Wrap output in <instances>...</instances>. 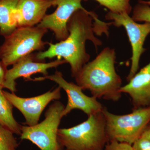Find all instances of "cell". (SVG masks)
Listing matches in <instances>:
<instances>
[{
    "instance_id": "1",
    "label": "cell",
    "mask_w": 150,
    "mask_h": 150,
    "mask_svg": "<svg viewBox=\"0 0 150 150\" xmlns=\"http://www.w3.org/2000/svg\"><path fill=\"white\" fill-rule=\"evenodd\" d=\"M99 20L93 12L77 11L68 22L69 35L67 38L59 43H48V49L35 54V58L41 62L46 59L63 58L69 64L72 76L75 78L90 59L86 50V41H91L96 48L102 45V41L95 35H100L94 23Z\"/></svg>"
},
{
    "instance_id": "2",
    "label": "cell",
    "mask_w": 150,
    "mask_h": 150,
    "mask_svg": "<svg viewBox=\"0 0 150 150\" xmlns=\"http://www.w3.org/2000/svg\"><path fill=\"white\" fill-rule=\"evenodd\" d=\"M115 50L105 47L83 67L75 77L77 84L97 99L118 101L122 96V79L115 70Z\"/></svg>"
},
{
    "instance_id": "3",
    "label": "cell",
    "mask_w": 150,
    "mask_h": 150,
    "mask_svg": "<svg viewBox=\"0 0 150 150\" xmlns=\"http://www.w3.org/2000/svg\"><path fill=\"white\" fill-rule=\"evenodd\" d=\"M58 140L60 146L68 150H104L109 141L102 111L88 116L76 126L59 129Z\"/></svg>"
},
{
    "instance_id": "4",
    "label": "cell",
    "mask_w": 150,
    "mask_h": 150,
    "mask_svg": "<svg viewBox=\"0 0 150 150\" xmlns=\"http://www.w3.org/2000/svg\"><path fill=\"white\" fill-rule=\"evenodd\" d=\"M48 30L36 26L18 27L5 37L0 46V59L6 67L36 51L42 50L48 42L43 40Z\"/></svg>"
},
{
    "instance_id": "5",
    "label": "cell",
    "mask_w": 150,
    "mask_h": 150,
    "mask_svg": "<svg viewBox=\"0 0 150 150\" xmlns=\"http://www.w3.org/2000/svg\"><path fill=\"white\" fill-rule=\"evenodd\" d=\"M102 112L106 121L109 142L117 141L132 145L142 136L150 123V107L133 109L124 115H116L104 107Z\"/></svg>"
},
{
    "instance_id": "6",
    "label": "cell",
    "mask_w": 150,
    "mask_h": 150,
    "mask_svg": "<svg viewBox=\"0 0 150 150\" xmlns=\"http://www.w3.org/2000/svg\"><path fill=\"white\" fill-rule=\"evenodd\" d=\"M65 106L55 101L45 114V119L35 126H21V140L30 141L40 150H63L59 144L58 132Z\"/></svg>"
},
{
    "instance_id": "7",
    "label": "cell",
    "mask_w": 150,
    "mask_h": 150,
    "mask_svg": "<svg viewBox=\"0 0 150 150\" xmlns=\"http://www.w3.org/2000/svg\"><path fill=\"white\" fill-rule=\"evenodd\" d=\"M105 18L111 21V24L115 27L123 26L127 32L132 51L131 67L126 78L129 82L138 71L141 56L146 51L144 44L146 38L150 34V23H139L129 16V14L110 11L106 14Z\"/></svg>"
},
{
    "instance_id": "8",
    "label": "cell",
    "mask_w": 150,
    "mask_h": 150,
    "mask_svg": "<svg viewBox=\"0 0 150 150\" xmlns=\"http://www.w3.org/2000/svg\"><path fill=\"white\" fill-rule=\"evenodd\" d=\"M50 80L54 82L63 89L68 96V102L63 112V117L69 114L72 110H81L88 116L102 111L104 107L93 96L90 97L83 92L80 86L73 82L67 81L62 72L56 71L53 75L32 79L31 81H39Z\"/></svg>"
},
{
    "instance_id": "9",
    "label": "cell",
    "mask_w": 150,
    "mask_h": 150,
    "mask_svg": "<svg viewBox=\"0 0 150 150\" xmlns=\"http://www.w3.org/2000/svg\"><path fill=\"white\" fill-rule=\"evenodd\" d=\"M62 89L58 86L45 93L30 98L20 97L14 93L3 90V92L13 106L23 115L26 126H31L38 123L43 110L51 101L61 98Z\"/></svg>"
},
{
    "instance_id": "10",
    "label": "cell",
    "mask_w": 150,
    "mask_h": 150,
    "mask_svg": "<svg viewBox=\"0 0 150 150\" xmlns=\"http://www.w3.org/2000/svg\"><path fill=\"white\" fill-rule=\"evenodd\" d=\"M65 63H67L64 60L59 59L45 63L38 60L34 54H30L19 60L10 69L7 70L3 88L8 89L14 93L17 91L16 80L18 78H23L25 81H31L32 75L41 74L47 76L49 69L56 68Z\"/></svg>"
},
{
    "instance_id": "11",
    "label": "cell",
    "mask_w": 150,
    "mask_h": 150,
    "mask_svg": "<svg viewBox=\"0 0 150 150\" xmlns=\"http://www.w3.org/2000/svg\"><path fill=\"white\" fill-rule=\"evenodd\" d=\"M86 1L56 0V11L50 14L46 15L37 26L53 31L57 40H64L69 35L67 28L68 22L77 11L86 10L82 5V2Z\"/></svg>"
},
{
    "instance_id": "12",
    "label": "cell",
    "mask_w": 150,
    "mask_h": 150,
    "mask_svg": "<svg viewBox=\"0 0 150 150\" xmlns=\"http://www.w3.org/2000/svg\"><path fill=\"white\" fill-rule=\"evenodd\" d=\"M120 91L130 96L133 109L150 107V62L121 87Z\"/></svg>"
},
{
    "instance_id": "13",
    "label": "cell",
    "mask_w": 150,
    "mask_h": 150,
    "mask_svg": "<svg viewBox=\"0 0 150 150\" xmlns=\"http://www.w3.org/2000/svg\"><path fill=\"white\" fill-rule=\"evenodd\" d=\"M56 0H19L16 9L18 27L38 25L49 8L55 6Z\"/></svg>"
},
{
    "instance_id": "14",
    "label": "cell",
    "mask_w": 150,
    "mask_h": 150,
    "mask_svg": "<svg viewBox=\"0 0 150 150\" xmlns=\"http://www.w3.org/2000/svg\"><path fill=\"white\" fill-rule=\"evenodd\" d=\"M19 0H0V35L7 36L18 27L16 9Z\"/></svg>"
},
{
    "instance_id": "15",
    "label": "cell",
    "mask_w": 150,
    "mask_h": 150,
    "mask_svg": "<svg viewBox=\"0 0 150 150\" xmlns=\"http://www.w3.org/2000/svg\"><path fill=\"white\" fill-rule=\"evenodd\" d=\"M13 107L3 93L2 89L0 88V125L20 136L22 126L14 118Z\"/></svg>"
},
{
    "instance_id": "16",
    "label": "cell",
    "mask_w": 150,
    "mask_h": 150,
    "mask_svg": "<svg viewBox=\"0 0 150 150\" xmlns=\"http://www.w3.org/2000/svg\"><path fill=\"white\" fill-rule=\"evenodd\" d=\"M100 4L114 13L130 14L132 11L131 0H95Z\"/></svg>"
},
{
    "instance_id": "17",
    "label": "cell",
    "mask_w": 150,
    "mask_h": 150,
    "mask_svg": "<svg viewBox=\"0 0 150 150\" xmlns=\"http://www.w3.org/2000/svg\"><path fill=\"white\" fill-rule=\"evenodd\" d=\"M18 146L13 133L0 125V150H17Z\"/></svg>"
},
{
    "instance_id": "18",
    "label": "cell",
    "mask_w": 150,
    "mask_h": 150,
    "mask_svg": "<svg viewBox=\"0 0 150 150\" xmlns=\"http://www.w3.org/2000/svg\"><path fill=\"white\" fill-rule=\"evenodd\" d=\"M132 18L136 22L150 23V6L140 2L134 7Z\"/></svg>"
},
{
    "instance_id": "19",
    "label": "cell",
    "mask_w": 150,
    "mask_h": 150,
    "mask_svg": "<svg viewBox=\"0 0 150 150\" xmlns=\"http://www.w3.org/2000/svg\"><path fill=\"white\" fill-rule=\"evenodd\" d=\"M104 150H134V149L130 144L111 141L108 142Z\"/></svg>"
},
{
    "instance_id": "20",
    "label": "cell",
    "mask_w": 150,
    "mask_h": 150,
    "mask_svg": "<svg viewBox=\"0 0 150 150\" xmlns=\"http://www.w3.org/2000/svg\"><path fill=\"white\" fill-rule=\"evenodd\" d=\"M134 150H150V140L141 137L132 145Z\"/></svg>"
},
{
    "instance_id": "21",
    "label": "cell",
    "mask_w": 150,
    "mask_h": 150,
    "mask_svg": "<svg viewBox=\"0 0 150 150\" xmlns=\"http://www.w3.org/2000/svg\"><path fill=\"white\" fill-rule=\"evenodd\" d=\"M7 71V67L1 61H0V88L2 89L3 88Z\"/></svg>"
},
{
    "instance_id": "22",
    "label": "cell",
    "mask_w": 150,
    "mask_h": 150,
    "mask_svg": "<svg viewBox=\"0 0 150 150\" xmlns=\"http://www.w3.org/2000/svg\"><path fill=\"white\" fill-rule=\"evenodd\" d=\"M141 137H145L150 140V123L145 128Z\"/></svg>"
},
{
    "instance_id": "23",
    "label": "cell",
    "mask_w": 150,
    "mask_h": 150,
    "mask_svg": "<svg viewBox=\"0 0 150 150\" xmlns=\"http://www.w3.org/2000/svg\"><path fill=\"white\" fill-rule=\"evenodd\" d=\"M139 2H140L143 3V4H146L150 6V0L149 1H144V0H139Z\"/></svg>"
},
{
    "instance_id": "24",
    "label": "cell",
    "mask_w": 150,
    "mask_h": 150,
    "mask_svg": "<svg viewBox=\"0 0 150 150\" xmlns=\"http://www.w3.org/2000/svg\"><path fill=\"white\" fill-rule=\"evenodd\" d=\"M63 150H68L66 149H63Z\"/></svg>"
}]
</instances>
